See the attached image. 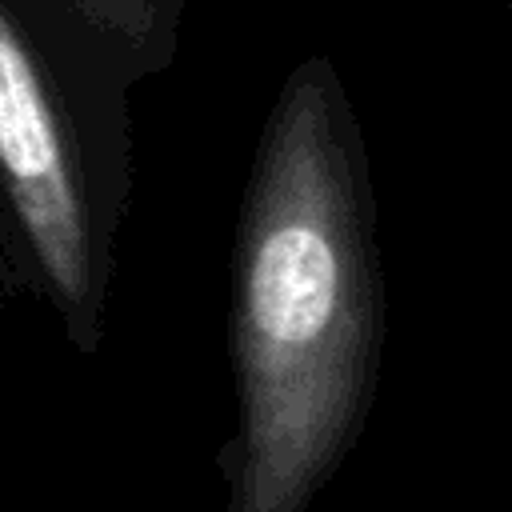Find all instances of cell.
Returning a JSON list of instances; mask_svg holds the SVG:
<instances>
[{
	"label": "cell",
	"mask_w": 512,
	"mask_h": 512,
	"mask_svg": "<svg viewBox=\"0 0 512 512\" xmlns=\"http://www.w3.org/2000/svg\"><path fill=\"white\" fill-rule=\"evenodd\" d=\"M0 172L24 232L68 304L88 300V220L40 72L0 8Z\"/></svg>",
	"instance_id": "2"
},
{
	"label": "cell",
	"mask_w": 512,
	"mask_h": 512,
	"mask_svg": "<svg viewBox=\"0 0 512 512\" xmlns=\"http://www.w3.org/2000/svg\"><path fill=\"white\" fill-rule=\"evenodd\" d=\"M376 348V264L340 88L304 64L268 120L236 256L244 400L232 512H304L344 456Z\"/></svg>",
	"instance_id": "1"
}]
</instances>
